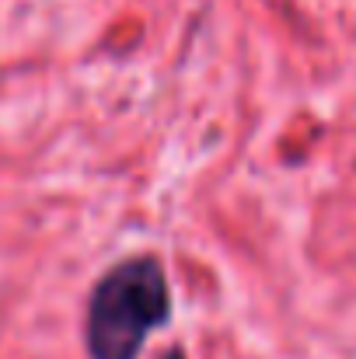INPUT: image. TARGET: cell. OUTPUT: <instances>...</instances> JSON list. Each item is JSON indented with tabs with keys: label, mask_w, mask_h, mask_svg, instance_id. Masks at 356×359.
I'll return each mask as SVG.
<instances>
[{
	"label": "cell",
	"mask_w": 356,
	"mask_h": 359,
	"mask_svg": "<svg viewBox=\"0 0 356 359\" xmlns=\"http://www.w3.org/2000/svg\"><path fill=\"white\" fill-rule=\"evenodd\" d=\"M171 318V290L154 255L109 269L88 300L84 342L91 359H136L147 339Z\"/></svg>",
	"instance_id": "cell-1"
},
{
	"label": "cell",
	"mask_w": 356,
	"mask_h": 359,
	"mask_svg": "<svg viewBox=\"0 0 356 359\" xmlns=\"http://www.w3.org/2000/svg\"><path fill=\"white\" fill-rule=\"evenodd\" d=\"M168 359H185V356H182V353H171V356H168Z\"/></svg>",
	"instance_id": "cell-2"
}]
</instances>
